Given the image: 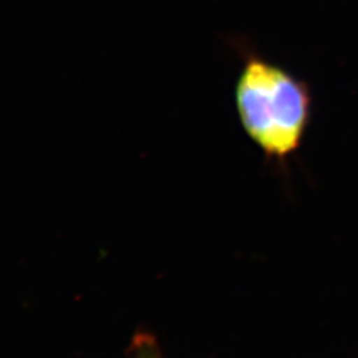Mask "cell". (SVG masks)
Returning a JSON list of instances; mask_svg holds the SVG:
<instances>
[{"label":"cell","mask_w":358,"mask_h":358,"mask_svg":"<svg viewBox=\"0 0 358 358\" xmlns=\"http://www.w3.org/2000/svg\"><path fill=\"white\" fill-rule=\"evenodd\" d=\"M241 120L267 153L285 155L299 145L307 125V90L280 68L252 60L236 88Z\"/></svg>","instance_id":"obj_1"},{"label":"cell","mask_w":358,"mask_h":358,"mask_svg":"<svg viewBox=\"0 0 358 358\" xmlns=\"http://www.w3.org/2000/svg\"><path fill=\"white\" fill-rule=\"evenodd\" d=\"M130 345L131 358H164L153 336L148 333L136 334Z\"/></svg>","instance_id":"obj_2"}]
</instances>
